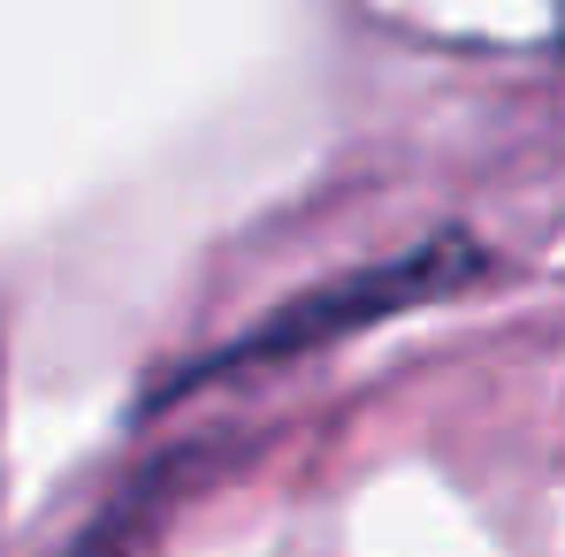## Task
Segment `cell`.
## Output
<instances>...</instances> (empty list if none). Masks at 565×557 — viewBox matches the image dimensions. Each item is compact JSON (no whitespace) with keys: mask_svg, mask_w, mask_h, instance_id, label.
Here are the masks:
<instances>
[{"mask_svg":"<svg viewBox=\"0 0 565 557\" xmlns=\"http://www.w3.org/2000/svg\"><path fill=\"white\" fill-rule=\"evenodd\" d=\"M473 276H481V245L459 237V229H436V237H420V245L375 260V268H352V276H329V282H313V290H298V298L276 306L260 329H245V336L222 344L214 360L184 367L177 389L214 382V374H237V367H276V360H298V352H321V344H337V336H352V329H375L390 313H413V306H428V298H451V290L473 282Z\"/></svg>","mask_w":565,"mask_h":557,"instance_id":"obj_1","label":"cell"}]
</instances>
